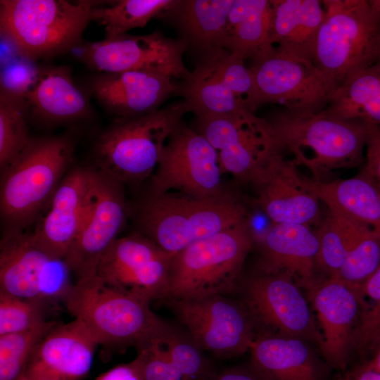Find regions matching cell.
Returning <instances> with one entry per match:
<instances>
[{"mask_svg": "<svg viewBox=\"0 0 380 380\" xmlns=\"http://www.w3.org/2000/svg\"><path fill=\"white\" fill-rule=\"evenodd\" d=\"M132 206L129 215L136 232L172 255L198 240L251 222L246 201L230 190L208 198L147 190Z\"/></svg>", "mask_w": 380, "mask_h": 380, "instance_id": "obj_1", "label": "cell"}, {"mask_svg": "<svg viewBox=\"0 0 380 380\" xmlns=\"http://www.w3.org/2000/svg\"><path fill=\"white\" fill-rule=\"evenodd\" d=\"M75 143L68 137H32L1 172L0 213L4 232H24L40 217L72 168Z\"/></svg>", "mask_w": 380, "mask_h": 380, "instance_id": "obj_2", "label": "cell"}, {"mask_svg": "<svg viewBox=\"0 0 380 380\" xmlns=\"http://www.w3.org/2000/svg\"><path fill=\"white\" fill-rule=\"evenodd\" d=\"M151 302L115 288L97 274L76 280L65 305L99 345L139 351L161 341L170 322L156 315Z\"/></svg>", "mask_w": 380, "mask_h": 380, "instance_id": "obj_3", "label": "cell"}, {"mask_svg": "<svg viewBox=\"0 0 380 380\" xmlns=\"http://www.w3.org/2000/svg\"><path fill=\"white\" fill-rule=\"evenodd\" d=\"M100 1L1 0L0 32L15 52L37 62L74 51Z\"/></svg>", "mask_w": 380, "mask_h": 380, "instance_id": "obj_4", "label": "cell"}, {"mask_svg": "<svg viewBox=\"0 0 380 380\" xmlns=\"http://www.w3.org/2000/svg\"><path fill=\"white\" fill-rule=\"evenodd\" d=\"M283 150L296 165L309 169L315 180L326 172L361 163L367 137L366 122L336 117L326 110L295 113L283 110L267 120Z\"/></svg>", "mask_w": 380, "mask_h": 380, "instance_id": "obj_5", "label": "cell"}, {"mask_svg": "<svg viewBox=\"0 0 380 380\" xmlns=\"http://www.w3.org/2000/svg\"><path fill=\"white\" fill-rule=\"evenodd\" d=\"M189 112L182 100L145 115L115 118L96 141L94 166L122 184H140L153 175L169 137Z\"/></svg>", "mask_w": 380, "mask_h": 380, "instance_id": "obj_6", "label": "cell"}, {"mask_svg": "<svg viewBox=\"0 0 380 380\" xmlns=\"http://www.w3.org/2000/svg\"><path fill=\"white\" fill-rule=\"evenodd\" d=\"M255 245L251 222L198 240L172 255L165 300L239 289L245 260Z\"/></svg>", "mask_w": 380, "mask_h": 380, "instance_id": "obj_7", "label": "cell"}, {"mask_svg": "<svg viewBox=\"0 0 380 380\" xmlns=\"http://www.w3.org/2000/svg\"><path fill=\"white\" fill-rule=\"evenodd\" d=\"M313 62L339 85L380 58V14L368 0H322Z\"/></svg>", "mask_w": 380, "mask_h": 380, "instance_id": "obj_8", "label": "cell"}, {"mask_svg": "<svg viewBox=\"0 0 380 380\" xmlns=\"http://www.w3.org/2000/svg\"><path fill=\"white\" fill-rule=\"evenodd\" d=\"M64 258L45 249L32 234L4 232L0 243V293L46 306L65 303L75 283Z\"/></svg>", "mask_w": 380, "mask_h": 380, "instance_id": "obj_9", "label": "cell"}, {"mask_svg": "<svg viewBox=\"0 0 380 380\" xmlns=\"http://www.w3.org/2000/svg\"><path fill=\"white\" fill-rule=\"evenodd\" d=\"M164 302L204 351L229 358L250 350L257 324L242 300L213 294Z\"/></svg>", "mask_w": 380, "mask_h": 380, "instance_id": "obj_10", "label": "cell"}, {"mask_svg": "<svg viewBox=\"0 0 380 380\" xmlns=\"http://www.w3.org/2000/svg\"><path fill=\"white\" fill-rule=\"evenodd\" d=\"M196 129L217 152L222 173L252 182L284 150L273 127L254 112L196 119Z\"/></svg>", "mask_w": 380, "mask_h": 380, "instance_id": "obj_11", "label": "cell"}, {"mask_svg": "<svg viewBox=\"0 0 380 380\" xmlns=\"http://www.w3.org/2000/svg\"><path fill=\"white\" fill-rule=\"evenodd\" d=\"M262 106L278 104L295 113L326 109L338 84L310 60L272 50L252 60Z\"/></svg>", "mask_w": 380, "mask_h": 380, "instance_id": "obj_12", "label": "cell"}, {"mask_svg": "<svg viewBox=\"0 0 380 380\" xmlns=\"http://www.w3.org/2000/svg\"><path fill=\"white\" fill-rule=\"evenodd\" d=\"M222 175L215 148L201 134L181 121L163 147L148 190L200 198L217 196L229 191L223 184Z\"/></svg>", "mask_w": 380, "mask_h": 380, "instance_id": "obj_13", "label": "cell"}, {"mask_svg": "<svg viewBox=\"0 0 380 380\" xmlns=\"http://www.w3.org/2000/svg\"><path fill=\"white\" fill-rule=\"evenodd\" d=\"M187 44L154 31L144 35L127 33L97 42H82L74 51L77 58L96 73L144 70L162 72L173 79L190 73L183 62Z\"/></svg>", "mask_w": 380, "mask_h": 380, "instance_id": "obj_14", "label": "cell"}, {"mask_svg": "<svg viewBox=\"0 0 380 380\" xmlns=\"http://www.w3.org/2000/svg\"><path fill=\"white\" fill-rule=\"evenodd\" d=\"M124 184L94 166L90 201L81 228L64 259L77 280L96 274L129 215Z\"/></svg>", "mask_w": 380, "mask_h": 380, "instance_id": "obj_15", "label": "cell"}, {"mask_svg": "<svg viewBox=\"0 0 380 380\" xmlns=\"http://www.w3.org/2000/svg\"><path fill=\"white\" fill-rule=\"evenodd\" d=\"M240 286L241 300L262 331L320 345L321 335L308 300L290 276L260 270Z\"/></svg>", "mask_w": 380, "mask_h": 380, "instance_id": "obj_16", "label": "cell"}, {"mask_svg": "<svg viewBox=\"0 0 380 380\" xmlns=\"http://www.w3.org/2000/svg\"><path fill=\"white\" fill-rule=\"evenodd\" d=\"M172 255L134 232L113 243L101 259L96 274L107 284L151 303L164 301Z\"/></svg>", "mask_w": 380, "mask_h": 380, "instance_id": "obj_17", "label": "cell"}, {"mask_svg": "<svg viewBox=\"0 0 380 380\" xmlns=\"http://www.w3.org/2000/svg\"><path fill=\"white\" fill-rule=\"evenodd\" d=\"M307 291L322 329L319 346L326 363L344 371L364 299L338 275L315 281Z\"/></svg>", "mask_w": 380, "mask_h": 380, "instance_id": "obj_18", "label": "cell"}, {"mask_svg": "<svg viewBox=\"0 0 380 380\" xmlns=\"http://www.w3.org/2000/svg\"><path fill=\"white\" fill-rule=\"evenodd\" d=\"M296 167L281 153L251 182L255 202L272 224L311 227L319 220V199Z\"/></svg>", "mask_w": 380, "mask_h": 380, "instance_id": "obj_19", "label": "cell"}, {"mask_svg": "<svg viewBox=\"0 0 380 380\" xmlns=\"http://www.w3.org/2000/svg\"><path fill=\"white\" fill-rule=\"evenodd\" d=\"M91 96L115 118L145 115L160 109L177 84L166 74L144 70L95 73L87 82Z\"/></svg>", "mask_w": 380, "mask_h": 380, "instance_id": "obj_20", "label": "cell"}, {"mask_svg": "<svg viewBox=\"0 0 380 380\" xmlns=\"http://www.w3.org/2000/svg\"><path fill=\"white\" fill-rule=\"evenodd\" d=\"M99 345L80 320L56 324L37 345L23 380H81Z\"/></svg>", "mask_w": 380, "mask_h": 380, "instance_id": "obj_21", "label": "cell"}, {"mask_svg": "<svg viewBox=\"0 0 380 380\" xmlns=\"http://www.w3.org/2000/svg\"><path fill=\"white\" fill-rule=\"evenodd\" d=\"M94 167H75L65 175L32 233L45 249L64 258L84 219Z\"/></svg>", "mask_w": 380, "mask_h": 380, "instance_id": "obj_22", "label": "cell"}, {"mask_svg": "<svg viewBox=\"0 0 380 380\" xmlns=\"http://www.w3.org/2000/svg\"><path fill=\"white\" fill-rule=\"evenodd\" d=\"M90 94L78 87L69 68L39 67L25 99L29 122L53 126L87 120L94 115Z\"/></svg>", "mask_w": 380, "mask_h": 380, "instance_id": "obj_23", "label": "cell"}, {"mask_svg": "<svg viewBox=\"0 0 380 380\" xmlns=\"http://www.w3.org/2000/svg\"><path fill=\"white\" fill-rule=\"evenodd\" d=\"M258 246L262 253L260 270L286 274L306 289L315 281L319 242L310 227L271 224Z\"/></svg>", "mask_w": 380, "mask_h": 380, "instance_id": "obj_24", "label": "cell"}, {"mask_svg": "<svg viewBox=\"0 0 380 380\" xmlns=\"http://www.w3.org/2000/svg\"><path fill=\"white\" fill-rule=\"evenodd\" d=\"M308 341L257 332L251 363L265 380H325L326 367Z\"/></svg>", "mask_w": 380, "mask_h": 380, "instance_id": "obj_25", "label": "cell"}, {"mask_svg": "<svg viewBox=\"0 0 380 380\" xmlns=\"http://www.w3.org/2000/svg\"><path fill=\"white\" fill-rule=\"evenodd\" d=\"M271 4L269 50L313 62L325 15L323 1L271 0Z\"/></svg>", "mask_w": 380, "mask_h": 380, "instance_id": "obj_26", "label": "cell"}, {"mask_svg": "<svg viewBox=\"0 0 380 380\" xmlns=\"http://www.w3.org/2000/svg\"><path fill=\"white\" fill-rule=\"evenodd\" d=\"M307 181L329 212L365 225L380 235V189L363 170L347 179Z\"/></svg>", "mask_w": 380, "mask_h": 380, "instance_id": "obj_27", "label": "cell"}, {"mask_svg": "<svg viewBox=\"0 0 380 380\" xmlns=\"http://www.w3.org/2000/svg\"><path fill=\"white\" fill-rule=\"evenodd\" d=\"M234 0H177L166 18H172L187 44L204 54L224 49Z\"/></svg>", "mask_w": 380, "mask_h": 380, "instance_id": "obj_28", "label": "cell"}, {"mask_svg": "<svg viewBox=\"0 0 380 380\" xmlns=\"http://www.w3.org/2000/svg\"><path fill=\"white\" fill-rule=\"evenodd\" d=\"M183 98L196 119L226 116L245 109L220 77L210 58H203L189 75L177 84Z\"/></svg>", "mask_w": 380, "mask_h": 380, "instance_id": "obj_29", "label": "cell"}, {"mask_svg": "<svg viewBox=\"0 0 380 380\" xmlns=\"http://www.w3.org/2000/svg\"><path fill=\"white\" fill-rule=\"evenodd\" d=\"M271 0H234L224 49L253 60L269 50Z\"/></svg>", "mask_w": 380, "mask_h": 380, "instance_id": "obj_30", "label": "cell"}, {"mask_svg": "<svg viewBox=\"0 0 380 380\" xmlns=\"http://www.w3.org/2000/svg\"><path fill=\"white\" fill-rule=\"evenodd\" d=\"M325 110L340 118L371 122L380 127V58L348 77Z\"/></svg>", "mask_w": 380, "mask_h": 380, "instance_id": "obj_31", "label": "cell"}, {"mask_svg": "<svg viewBox=\"0 0 380 380\" xmlns=\"http://www.w3.org/2000/svg\"><path fill=\"white\" fill-rule=\"evenodd\" d=\"M177 0H120L100 3L91 12L92 21L103 26L105 38L144 27L154 18H166Z\"/></svg>", "mask_w": 380, "mask_h": 380, "instance_id": "obj_32", "label": "cell"}, {"mask_svg": "<svg viewBox=\"0 0 380 380\" xmlns=\"http://www.w3.org/2000/svg\"><path fill=\"white\" fill-rule=\"evenodd\" d=\"M25 96L0 87V169L7 167L30 141Z\"/></svg>", "mask_w": 380, "mask_h": 380, "instance_id": "obj_33", "label": "cell"}, {"mask_svg": "<svg viewBox=\"0 0 380 380\" xmlns=\"http://www.w3.org/2000/svg\"><path fill=\"white\" fill-rule=\"evenodd\" d=\"M349 250L337 274L360 294L365 281L380 266V235L371 228L353 222Z\"/></svg>", "mask_w": 380, "mask_h": 380, "instance_id": "obj_34", "label": "cell"}, {"mask_svg": "<svg viewBox=\"0 0 380 380\" xmlns=\"http://www.w3.org/2000/svg\"><path fill=\"white\" fill-rule=\"evenodd\" d=\"M160 343L185 380H208L218 372L183 327L170 323Z\"/></svg>", "mask_w": 380, "mask_h": 380, "instance_id": "obj_35", "label": "cell"}, {"mask_svg": "<svg viewBox=\"0 0 380 380\" xmlns=\"http://www.w3.org/2000/svg\"><path fill=\"white\" fill-rule=\"evenodd\" d=\"M203 55L213 61L224 84L245 109L255 113L262 106L254 76L242 57L224 49Z\"/></svg>", "mask_w": 380, "mask_h": 380, "instance_id": "obj_36", "label": "cell"}, {"mask_svg": "<svg viewBox=\"0 0 380 380\" xmlns=\"http://www.w3.org/2000/svg\"><path fill=\"white\" fill-rule=\"evenodd\" d=\"M56 324L48 321L31 331L0 336V380H23L34 348Z\"/></svg>", "mask_w": 380, "mask_h": 380, "instance_id": "obj_37", "label": "cell"}, {"mask_svg": "<svg viewBox=\"0 0 380 380\" xmlns=\"http://www.w3.org/2000/svg\"><path fill=\"white\" fill-rule=\"evenodd\" d=\"M315 234L319 242L317 267L327 272L329 276L337 274L349 250L351 221L329 212Z\"/></svg>", "mask_w": 380, "mask_h": 380, "instance_id": "obj_38", "label": "cell"}, {"mask_svg": "<svg viewBox=\"0 0 380 380\" xmlns=\"http://www.w3.org/2000/svg\"><path fill=\"white\" fill-rule=\"evenodd\" d=\"M364 299L356 327L353 351L373 355L380 347V266L360 289Z\"/></svg>", "mask_w": 380, "mask_h": 380, "instance_id": "obj_39", "label": "cell"}, {"mask_svg": "<svg viewBox=\"0 0 380 380\" xmlns=\"http://www.w3.org/2000/svg\"><path fill=\"white\" fill-rule=\"evenodd\" d=\"M46 305L30 300L0 293V336L37 329L45 319Z\"/></svg>", "mask_w": 380, "mask_h": 380, "instance_id": "obj_40", "label": "cell"}, {"mask_svg": "<svg viewBox=\"0 0 380 380\" xmlns=\"http://www.w3.org/2000/svg\"><path fill=\"white\" fill-rule=\"evenodd\" d=\"M142 380H185L160 341L137 352Z\"/></svg>", "mask_w": 380, "mask_h": 380, "instance_id": "obj_41", "label": "cell"}, {"mask_svg": "<svg viewBox=\"0 0 380 380\" xmlns=\"http://www.w3.org/2000/svg\"><path fill=\"white\" fill-rule=\"evenodd\" d=\"M35 63L19 55L1 64L0 87L25 96L38 76L39 67Z\"/></svg>", "mask_w": 380, "mask_h": 380, "instance_id": "obj_42", "label": "cell"}, {"mask_svg": "<svg viewBox=\"0 0 380 380\" xmlns=\"http://www.w3.org/2000/svg\"><path fill=\"white\" fill-rule=\"evenodd\" d=\"M366 163L362 170L380 189V127L367 122Z\"/></svg>", "mask_w": 380, "mask_h": 380, "instance_id": "obj_43", "label": "cell"}, {"mask_svg": "<svg viewBox=\"0 0 380 380\" xmlns=\"http://www.w3.org/2000/svg\"><path fill=\"white\" fill-rule=\"evenodd\" d=\"M94 380H142L139 361L136 357L129 362L116 365Z\"/></svg>", "mask_w": 380, "mask_h": 380, "instance_id": "obj_44", "label": "cell"}, {"mask_svg": "<svg viewBox=\"0 0 380 380\" xmlns=\"http://www.w3.org/2000/svg\"><path fill=\"white\" fill-rule=\"evenodd\" d=\"M215 380H265L251 363L238 365L218 372Z\"/></svg>", "mask_w": 380, "mask_h": 380, "instance_id": "obj_45", "label": "cell"}, {"mask_svg": "<svg viewBox=\"0 0 380 380\" xmlns=\"http://www.w3.org/2000/svg\"><path fill=\"white\" fill-rule=\"evenodd\" d=\"M336 380H380V373L362 365L348 371H341Z\"/></svg>", "mask_w": 380, "mask_h": 380, "instance_id": "obj_46", "label": "cell"}, {"mask_svg": "<svg viewBox=\"0 0 380 380\" xmlns=\"http://www.w3.org/2000/svg\"><path fill=\"white\" fill-rule=\"evenodd\" d=\"M365 365L380 373V347L372 355L370 360L365 363Z\"/></svg>", "mask_w": 380, "mask_h": 380, "instance_id": "obj_47", "label": "cell"}, {"mask_svg": "<svg viewBox=\"0 0 380 380\" xmlns=\"http://www.w3.org/2000/svg\"><path fill=\"white\" fill-rule=\"evenodd\" d=\"M372 8L380 14V0H368Z\"/></svg>", "mask_w": 380, "mask_h": 380, "instance_id": "obj_48", "label": "cell"}, {"mask_svg": "<svg viewBox=\"0 0 380 380\" xmlns=\"http://www.w3.org/2000/svg\"><path fill=\"white\" fill-rule=\"evenodd\" d=\"M215 376L213 378H211V379H208V380H215Z\"/></svg>", "mask_w": 380, "mask_h": 380, "instance_id": "obj_49", "label": "cell"}]
</instances>
